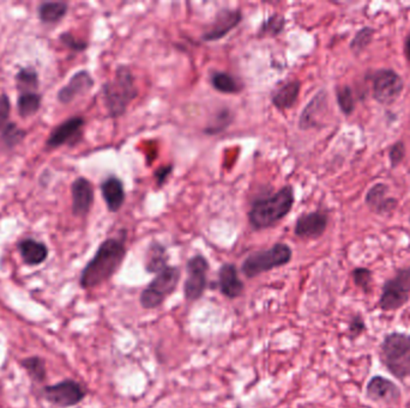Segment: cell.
Masks as SVG:
<instances>
[{
	"label": "cell",
	"instance_id": "1",
	"mask_svg": "<svg viewBox=\"0 0 410 408\" xmlns=\"http://www.w3.org/2000/svg\"><path fill=\"white\" fill-rule=\"evenodd\" d=\"M126 247L124 240L107 238L96 250L95 255L81 272L79 286L89 290L112 279L125 260Z\"/></svg>",
	"mask_w": 410,
	"mask_h": 408
},
{
	"label": "cell",
	"instance_id": "2",
	"mask_svg": "<svg viewBox=\"0 0 410 408\" xmlns=\"http://www.w3.org/2000/svg\"><path fill=\"white\" fill-rule=\"evenodd\" d=\"M294 205V189L285 186L277 193L260 198L252 204L249 220L255 230L268 229L283 220Z\"/></svg>",
	"mask_w": 410,
	"mask_h": 408
},
{
	"label": "cell",
	"instance_id": "3",
	"mask_svg": "<svg viewBox=\"0 0 410 408\" xmlns=\"http://www.w3.org/2000/svg\"><path fill=\"white\" fill-rule=\"evenodd\" d=\"M139 95L134 77L129 66H118L116 76L102 85V99L108 114L112 117L124 115L129 104Z\"/></svg>",
	"mask_w": 410,
	"mask_h": 408
},
{
	"label": "cell",
	"instance_id": "4",
	"mask_svg": "<svg viewBox=\"0 0 410 408\" xmlns=\"http://www.w3.org/2000/svg\"><path fill=\"white\" fill-rule=\"evenodd\" d=\"M380 361L388 373L403 381L410 377V334L393 332L380 345Z\"/></svg>",
	"mask_w": 410,
	"mask_h": 408
},
{
	"label": "cell",
	"instance_id": "5",
	"mask_svg": "<svg viewBox=\"0 0 410 408\" xmlns=\"http://www.w3.org/2000/svg\"><path fill=\"white\" fill-rule=\"evenodd\" d=\"M293 256V250L285 243H276L271 248L258 250L249 255L242 265V272L247 278H255L267 272L285 266Z\"/></svg>",
	"mask_w": 410,
	"mask_h": 408
},
{
	"label": "cell",
	"instance_id": "6",
	"mask_svg": "<svg viewBox=\"0 0 410 408\" xmlns=\"http://www.w3.org/2000/svg\"><path fill=\"white\" fill-rule=\"evenodd\" d=\"M182 278L179 267L167 266L156 275L148 284L139 296V304L143 309L152 310L164 304L166 300L177 290Z\"/></svg>",
	"mask_w": 410,
	"mask_h": 408
},
{
	"label": "cell",
	"instance_id": "7",
	"mask_svg": "<svg viewBox=\"0 0 410 408\" xmlns=\"http://www.w3.org/2000/svg\"><path fill=\"white\" fill-rule=\"evenodd\" d=\"M40 394L47 402L59 408L74 407L86 399V387L74 380H64L61 382L45 386Z\"/></svg>",
	"mask_w": 410,
	"mask_h": 408
},
{
	"label": "cell",
	"instance_id": "8",
	"mask_svg": "<svg viewBox=\"0 0 410 408\" xmlns=\"http://www.w3.org/2000/svg\"><path fill=\"white\" fill-rule=\"evenodd\" d=\"M410 297V267L397 272L393 279L385 281L379 298L380 309L391 311L402 308L409 301Z\"/></svg>",
	"mask_w": 410,
	"mask_h": 408
},
{
	"label": "cell",
	"instance_id": "9",
	"mask_svg": "<svg viewBox=\"0 0 410 408\" xmlns=\"http://www.w3.org/2000/svg\"><path fill=\"white\" fill-rule=\"evenodd\" d=\"M373 99L383 106H390L397 101L403 91V79L391 69H381L372 76Z\"/></svg>",
	"mask_w": 410,
	"mask_h": 408
},
{
	"label": "cell",
	"instance_id": "10",
	"mask_svg": "<svg viewBox=\"0 0 410 408\" xmlns=\"http://www.w3.org/2000/svg\"><path fill=\"white\" fill-rule=\"evenodd\" d=\"M209 262L203 255H194L186 262V277L184 283V296L186 301L196 302L200 300L207 285Z\"/></svg>",
	"mask_w": 410,
	"mask_h": 408
},
{
	"label": "cell",
	"instance_id": "11",
	"mask_svg": "<svg viewBox=\"0 0 410 408\" xmlns=\"http://www.w3.org/2000/svg\"><path fill=\"white\" fill-rule=\"evenodd\" d=\"M84 124H86V121L82 116H74V117H70L68 120H65L51 132L49 137L46 140V147L48 149H58V147H64L69 142H77L78 139L82 137Z\"/></svg>",
	"mask_w": 410,
	"mask_h": 408
},
{
	"label": "cell",
	"instance_id": "12",
	"mask_svg": "<svg viewBox=\"0 0 410 408\" xmlns=\"http://www.w3.org/2000/svg\"><path fill=\"white\" fill-rule=\"evenodd\" d=\"M242 21V13L240 10L222 9L216 15L212 26L203 35L204 41H219L228 35L234 28H237Z\"/></svg>",
	"mask_w": 410,
	"mask_h": 408
},
{
	"label": "cell",
	"instance_id": "13",
	"mask_svg": "<svg viewBox=\"0 0 410 408\" xmlns=\"http://www.w3.org/2000/svg\"><path fill=\"white\" fill-rule=\"evenodd\" d=\"M72 213L76 217H86L94 204V188L86 177H77L71 185Z\"/></svg>",
	"mask_w": 410,
	"mask_h": 408
},
{
	"label": "cell",
	"instance_id": "14",
	"mask_svg": "<svg viewBox=\"0 0 410 408\" xmlns=\"http://www.w3.org/2000/svg\"><path fill=\"white\" fill-rule=\"evenodd\" d=\"M366 395L368 399L383 404H396L401 398L400 388L388 378L374 376L367 383Z\"/></svg>",
	"mask_w": 410,
	"mask_h": 408
},
{
	"label": "cell",
	"instance_id": "15",
	"mask_svg": "<svg viewBox=\"0 0 410 408\" xmlns=\"http://www.w3.org/2000/svg\"><path fill=\"white\" fill-rule=\"evenodd\" d=\"M328 227V215L322 211L310 212L299 217L294 232L300 238H318Z\"/></svg>",
	"mask_w": 410,
	"mask_h": 408
},
{
	"label": "cell",
	"instance_id": "16",
	"mask_svg": "<svg viewBox=\"0 0 410 408\" xmlns=\"http://www.w3.org/2000/svg\"><path fill=\"white\" fill-rule=\"evenodd\" d=\"M94 78L86 70H81L71 77L69 83L63 86L61 90L58 91L56 97L58 101L63 104H69L74 101L76 97L84 95L90 90L94 86Z\"/></svg>",
	"mask_w": 410,
	"mask_h": 408
},
{
	"label": "cell",
	"instance_id": "17",
	"mask_svg": "<svg viewBox=\"0 0 410 408\" xmlns=\"http://www.w3.org/2000/svg\"><path fill=\"white\" fill-rule=\"evenodd\" d=\"M217 286L220 293L228 300H235L237 297L242 296L245 290V285L239 277V272L235 265L223 263L220 267Z\"/></svg>",
	"mask_w": 410,
	"mask_h": 408
},
{
	"label": "cell",
	"instance_id": "18",
	"mask_svg": "<svg viewBox=\"0 0 410 408\" xmlns=\"http://www.w3.org/2000/svg\"><path fill=\"white\" fill-rule=\"evenodd\" d=\"M388 187L384 183H376L366 194L367 206L377 215H386L397 207V200L388 198Z\"/></svg>",
	"mask_w": 410,
	"mask_h": 408
},
{
	"label": "cell",
	"instance_id": "19",
	"mask_svg": "<svg viewBox=\"0 0 410 408\" xmlns=\"http://www.w3.org/2000/svg\"><path fill=\"white\" fill-rule=\"evenodd\" d=\"M17 250L22 260L26 265L31 267L39 266L47 260L48 254H49L47 245L31 237L23 238L18 242Z\"/></svg>",
	"mask_w": 410,
	"mask_h": 408
},
{
	"label": "cell",
	"instance_id": "20",
	"mask_svg": "<svg viewBox=\"0 0 410 408\" xmlns=\"http://www.w3.org/2000/svg\"><path fill=\"white\" fill-rule=\"evenodd\" d=\"M101 193L109 212L116 213L125 202L126 194L124 185L117 177H108L101 183Z\"/></svg>",
	"mask_w": 410,
	"mask_h": 408
},
{
	"label": "cell",
	"instance_id": "21",
	"mask_svg": "<svg viewBox=\"0 0 410 408\" xmlns=\"http://www.w3.org/2000/svg\"><path fill=\"white\" fill-rule=\"evenodd\" d=\"M300 88L301 84L297 79L285 83L277 90L274 91L271 97L272 104L281 111L290 109L298 101Z\"/></svg>",
	"mask_w": 410,
	"mask_h": 408
},
{
	"label": "cell",
	"instance_id": "22",
	"mask_svg": "<svg viewBox=\"0 0 410 408\" xmlns=\"http://www.w3.org/2000/svg\"><path fill=\"white\" fill-rule=\"evenodd\" d=\"M326 101H328L326 91L320 90L318 94L315 95L300 116V121H299L300 129H308L318 126V121H317L318 115L317 114H320L324 108H326Z\"/></svg>",
	"mask_w": 410,
	"mask_h": 408
},
{
	"label": "cell",
	"instance_id": "23",
	"mask_svg": "<svg viewBox=\"0 0 410 408\" xmlns=\"http://www.w3.org/2000/svg\"><path fill=\"white\" fill-rule=\"evenodd\" d=\"M69 5L65 1H43L38 8V16L43 24H56L66 16Z\"/></svg>",
	"mask_w": 410,
	"mask_h": 408
},
{
	"label": "cell",
	"instance_id": "24",
	"mask_svg": "<svg viewBox=\"0 0 410 408\" xmlns=\"http://www.w3.org/2000/svg\"><path fill=\"white\" fill-rule=\"evenodd\" d=\"M168 266V256L166 248L159 242H152L148 250L145 271L148 273H159Z\"/></svg>",
	"mask_w": 410,
	"mask_h": 408
},
{
	"label": "cell",
	"instance_id": "25",
	"mask_svg": "<svg viewBox=\"0 0 410 408\" xmlns=\"http://www.w3.org/2000/svg\"><path fill=\"white\" fill-rule=\"evenodd\" d=\"M15 79H16V85H17V90L19 91V94L36 92L39 89V74L31 66L22 67V69L18 70Z\"/></svg>",
	"mask_w": 410,
	"mask_h": 408
},
{
	"label": "cell",
	"instance_id": "26",
	"mask_svg": "<svg viewBox=\"0 0 410 408\" xmlns=\"http://www.w3.org/2000/svg\"><path fill=\"white\" fill-rule=\"evenodd\" d=\"M21 366L35 383H43L47 380L46 361L42 357L31 356L22 359Z\"/></svg>",
	"mask_w": 410,
	"mask_h": 408
},
{
	"label": "cell",
	"instance_id": "27",
	"mask_svg": "<svg viewBox=\"0 0 410 408\" xmlns=\"http://www.w3.org/2000/svg\"><path fill=\"white\" fill-rule=\"evenodd\" d=\"M41 104H42V96L39 92L19 94L17 99L18 114L23 119L34 116L39 112Z\"/></svg>",
	"mask_w": 410,
	"mask_h": 408
},
{
	"label": "cell",
	"instance_id": "28",
	"mask_svg": "<svg viewBox=\"0 0 410 408\" xmlns=\"http://www.w3.org/2000/svg\"><path fill=\"white\" fill-rule=\"evenodd\" d=\"M210 82L214 89L223 94H237L242 90V83L227 72L216 71L212 74Z\"/></svg>",
	"mask_w": 410,
	"mask_h": 408
},
{
	"label": "cell",
	"instance_id": "29",
	"mask_svg": "<svg viewBox=\"0 0 410 408\" xmlns=\"http://www.w3.org/2000/svg\"><path fill=\"white\" fill-rule=\"evenodd\" d=\"M26 131L18 127L15 122H9L1 129L0 147H4L5 150H13L26 139Z\"/></svg>",
	"mask_w": 410,
	"mask_h": 408
},
{
	"label": "cell",
	"instance_id": "30",
	"mask_svg": "<svg viewBox=\"0 0 410 408\" xmlns=\"http://www.w3.org/2000/svg\"><path fill=\"white\" fill-rule=\"evenodd\" d=\"M374 33L376 31L371 26H365L363 29H360L350 42L352 52L354 53L355 56H358L360 53L363 52L366 47L371 44Z\"/></svg>",
	"mask_w": 410,
	"mask_h": 408
},
{
	"label": "cell",
	"instance_id": "31",
	"mask_svg": "<svg viewBox=\"0 0 410 408\" xmlns=\"http://www.w3.org/2000/svg\"><path fill=\"white\" fill-rule=\"evenodd\" d=\"M336 97L337 104L345 115L349 116L354 112V97H353V91L350 89V86H338L336 89Z\"/></svg>",
	"mask_w": 410,
	"mask_h": 408
},
{
	"label": "cell",
	"instance_id": "32",
	"mask_svg": "<svg viewBox=\"0 0 410 408\" xmlns=\"http://www.w3.org/2000/svg\"><path fill=\"white\" fill-rule=\"evenodd\" d=\"M285 26V19L283 16L272 15L271 17H269L267 21L262 23L260 29H259V34L276 36V35L281 34L283 31Z\"/></svg>",
	"mask_w": 410,
	"mask_h": 408
},
{
	"label": "cell",
	"instance_id": "33",
	"mask_svg": "<svg viewBox=\"0 0 410 408\" xmlns=\"http://www.w3.org/2000/svg\"><path fill=\"white\" fill-rule=\"evenodd\" d=\"M352 275H353V280H354L356 286L363 288L365 293L371 291L372 280H373L371 270L365 268V267H358L352 272Z\"/></svg>",
	"mask_w": 410,
	"mask_h": 408
},
{
	"label": "cell",
	"instance_id": "34",
	"mask_svg": "<svg viewBox=\"0 0 410 408\" xmlns=\"http://www.w3.org/2000/svg\"><path fill=\"white\" fill-rule=\"evenodd\" d=\"M59 40L65 47H68L74 52H83L88 48V42L83 41V40L76 39L74 35L70 34V33H63L59 36Z\"/></svg>",
	"mask_w": 410,
	"mask_h": 408
},
{
	"label": "cell",
	"instance_id": "35",
	"mask_svg": "<svg viewBox=\"0 0 410 408\" xmlns=\"http://www.w3.org/2000/svg\"><path fill=\"white\" fill-rule=\"evenodd\" d=\"M10 113H11V102L6 94H0V129H4L9 122Z\"/></svg>",
	"mask_w": 410,
	"mask_h": 408
},
{
	"label": "cell",
	"instance_id": "36",
	"mask_svg": "<svg viewBox=\"0 0 410 408\" xmlns=\"http://www.w3.org/2000/svg\"><path fill=\"white\" fill-rule=\"evenodd\" d=\"M406 156V147H404V142H397L396 144H393V147L390 149V162H391V167L396 168L398 164L401 163L403 158Z\"/></svg>",
	"mask_w": 410,
	"mask_h": 408
},
{
	"label": "cell",
	"instance_id": "37",
	"mask_svg": "<svg viewBox=\"0 0 410 408\" xmlns=\"http://www.w3.org/2000/svg\"><path fill=\"white\" fill-rule=\"evenodd\" d=\"M365 329H366V326H365V321L361 318V316L356 315V316L352 318L349 323V333L352 339H354L360 334H363Z\"/></svg>",
	"mask_w": 410,
	"mask_h": 408
},
{
	"label": "cell",
	"instance_id": "38",
	"mask_svg": "<svg viewBox=\"0 0 410 408\" xmlns=\"http://www.w3.org/2000/svg\"><path fill=\"white\" fill-rule=\"evenodd\" d=\"M173 172V165H166V167L160 168V169H157L155 172V177L156 181H157V185L162 186L164 185V182L167 181L168 179L169 175L172 174Z\"/></svg>",
	"mask_w": 410,
	"mask_h": 408
},
{
	"label": "cell",
	"instance_id": "39",
	"mask_svg": "<svg viewBox=\"0 0 410 408\" xmlns=\"http://www.w3.org/2000/svg\"><path fill=\"white\" fill-rule=\"evenodd\" d=\"M406 54L408 56V59H410V34L406 41Z\"/></svg>",
	"mask_w": 410,
	"mask_h": 408
}]
</instances>
